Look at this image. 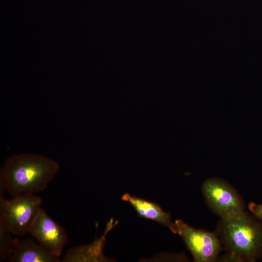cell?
<instances>
[{
	"label": "cell",
	"mask_w": 262,
	"mask_h": 262,
	"mask_svg": "<svg viewBox=\"0 0 262 262\" xmlns=\"http://www.w3.org/2000/svg\"><path fill=\"white\" fill-rule=\"evenodd\" d=\"M215 231L225 251L218 261L254 262L262 258V221L252 215L245 211L221 218Z\"/></svg>",
	"instance_id": "cell-2"
},
{
	"label": "cell",
	"mask_w": 262,
	"mask_h": 262,
	"mask_svg": "<svg viewBox=\"0 0 262 262\" xmlns=\"http://www.w3.org/2000/svg\"><path fill=\"white\" fill-rule=\"evenodd\" d=\"M36 241L54 255L60 257L68 242L65 229L41 208L29 233Z\"/></svg>",
	"instance_id": "cell-6"
},
{
	"label": "cell",
	"mask_w": 262,
	"mask_h": 262,
	"mask_svg": "<svg viewBox=\"0 0 262 262\" xmlns=\"http://www.w3.org/2000/svg\"><path fill=\"white\" fill-rule=\"evenodd\" d=\"M10 262H59L58 257L32 239H14Z\"/></svg>",
	"instance_id": "cell-7"
},
{
	"label": "cell",
	"mask_w": 262,
	"mask_h": 262,
	"mask_svg": "<svg viewBox=\"0 0 262 262\" xmlns=\"http://www.w3.org/2000/svg\"><path fill=\"white\" fill-rule=\"evenodd\" d=\"M177 233L180 235L195 262H214L223 251L222 246L215 230L209 231L193 228L182 220L175 221Z\"/></svg>",
	"instance_id": "cell-4"
},
{
	"label": "cell",
	"mask_w": 262,
	"mask_h": 262,
	"mask_svg": "<svg viewBox=\"0 0 262 262\" xmlns=\"http://www.w3.org/2000/svg\"><path fill=\"white\" fill-rule=\"evenodd\" d=\"M248 208L254 217L262 221V203L251 202L248 204Z\"/></svg>",
	"instance_id": "cell-11"
},
{
	"label": "cell",
	"mask_w": 262,
	"mask_h": 262,
	"mask_svg": "<svg viewBox=\"0 0 262 262\" xmlns=\"http://www.w3.org/2000/svg\"><path fill=\"white\" fill-rule=\"evenodd\" d=\"M60 169L59 164L41 155L23 153L13 155L0 171V194L6 190L13 196L44 190Z\"/></svg>",
	"instance_id": "cell-1"
},
{
	"label": "cell",
	"mask_w": 262,
	"mask_h": 262,
	"mask_svg": "<svg viewBox=\"0 0 262 262\" xmlns=\"http://www.w3.org/2000/svg\"><path fill=\"white\" fill-rule=\"evenodd\" d=\"M0 194V227L15 235L29 233L41 207L42 199L34 194H23L11 199Z\"/></svg>",
	"instance_id": "cell-3"
},
{
	"label": "cell",
	"mask_w": 262,
	"mask_h": 262,
	"mask_svg": "<svg viewBox=\"0 0 262 262\" xmlns=\"http://www.w3.org/2000/svg\"><path fill=\"white\" fill-rule=\"evenodd\" d=\"M104 237L88 246H82L68 250L62 262H106L109 260L103 253Z\"/></svg>",
	"instance_id": "cell-9"
},
{
	"label": "cell",
	"mask_w": 262,
	"mask_h": 262,
	"mask_svg": "<svg viewBox=\"0 0 262 262\" xmlns=\"http://www.w3.org/2000/svg\"><path fill=\"white\" fill-rule=\"evenodd\" d=\"M122 199L129 203L136 211L138 216L159 223L177 233V227L171 220L169 213L163 211L157 203L147 201L135 196L125 193Z\"/></svg>",
	"instance_id": "cell-8"
},
{
	"label": "cell",
	"mask_w": 262,
	"mask_h": 262,
	"mask_svg": "<svg viewBox=\"0 0 262 262\" xmlns=\"http://www.w3.org/2000/svg\"><path fill=\"white\" fill-rule=\"evenodd\" d=\"M202 192L208 206L221 218L245 211L242 197L232 185L221 179L205 180Z\"/></svg>",
	"instance_id": "cell-5"
},
{
	"label": "cell",
	"mask_w": 262,
	"mask_h": 262,
	"mask_svg": "<svg viewBox=\"0 0 262 262\" xmlns=\"http://www.w3.org/2000/svg\"><path fill=\"white\" fill-rule=\"evenodd\" d=\"M14 239L11 233L0 227V261L10 259L13 250Z\"/></svg>",
	"instance_id": "cell-10"
}]
</instances>
